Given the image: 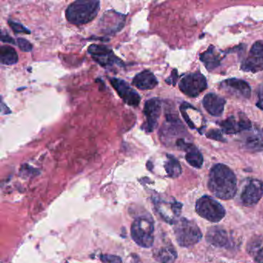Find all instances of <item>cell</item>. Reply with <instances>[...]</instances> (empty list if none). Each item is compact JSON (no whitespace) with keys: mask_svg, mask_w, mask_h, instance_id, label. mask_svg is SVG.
<instances>
[{"mask_svg":"<svg viewBox=\"0 0 263 263\" xmlns=\"http://www.w3.org/2000/svg\"><path fill=\"white\" fill-rule=\"evenodd\" d=\"M208 187L216 198L231 199L235 197L237 192L236 177L228 166L215 164L209 174Z\"/></svg>","mask_w":263,"mask_h":263,"instance_id":"obj_1","label":"cell"},{"mask_svg":"<svg viewBox=\"0 0 263 263\" xmlns=\"http://www.w3.org/2000/svg\"><path fill=\"white\" fill-rule=\"evenodd\" d=\"M100 1H76L66 10V18L70 24L84 25L91 22L98 16Z\"/></svg>","mask_w":263,"mask_h":263,"instance_id":"obj_2","label":"cell"},{"mask_svg":"<svg viewBox=\"0 0 263 263\" xmlns=\"http://www.w3.org/2000/svg\"><path fill=\"white\" fill-rule=\"evenodd\" d=\"M175 237L179 246L190 247L199 242L202 233L195 221L187 218L177 220L174 226Z\"/></svg>","mask_w":263,"mask_h":263,"instance_id":"obj_3","label":"cell"},{"mask_svg":"<svg viewBox=\"0 0 263 263\" xmlns=\"http://www.w3.org/2000/svg\"><path fill=\"white\" fill-rule=\"evenodd\" d=\"M155 228H154L153 220L152 218H138L132 223L130 228V235L132 239L140 247L148 248L153 246L155 241Z\"/></svg>","mask_w":263,"mask_h":263,"instance_id":"obj_4","label":"cell"},{"mask_svg":"<svg viewBox=\"0 0 263 263\" xmlns=\"http://www.w3.org/2000/svg\"><path fill=\"white\" fill-rule=\"evenodd\" d=\"M195 210L199 216L211 222H219L226 216V210L223 206L207 195L198 199L195 204Z\"/></svg>","mask_w":263,"mask_h":263,"instance_id":"obj_5","label":"cell"},{"mask_svg":"<svg viewBox=\"0 0 263 263\" xmlns=\"http://www.w3.org/2000/svg\"><path fill=\"white\" fill-rule=\"evenodd\" d=\"M208 87L207 81L200 73L185 75L179 83V89L190 98H197Z\"/></svg>","mask_w":263,"mask_h":263,"instance_id":"obj_6","label":"cell"},{"mask_svg":"<svg viewBox=\"0 0 263 263\" xmlns=\"http://www.w3.org/2000/svg\"><path fill=\"white\" fill-rule=\"evenodd\" d=\"M88 53L93 61L104 68H110L115 65L123 66L122 61L117 58L113 50L105 45L92 44L88 47Z\"/></svg>","mask_w":263,"mask_h":263,"instance_id":"obj_7","label":"cell"},{"mask_svg":"<svg viewBox=\"0 0 263 263\" xmlns=\"http://www.w3.org/2000/svg\"><path fill=\"white\" fill-rule=\"evenodd\" d=\"M109 80L114 89L125 104L132 107H138L139 105L141 96L126 81L115 78H109Z\"/></svg>","mask_w":263,"mask_h":263,"instance_id":"obj_8","label":"cell"},{"mask_svg":"<svg viewBox=\"0 0 263 263\" xmlns=\"http://www.w3.org/2000/svg\"><path fill=\"white\" fill-rule=\"evenodd\" d=\"M263 196V182L258 179H250L245 185L241 194V201L246 207H253Z\"/></svg>","mask_w":263,"mask_h":263,"instance_id":"obj_9","label":"cell"},{"mask_svg":"<svg viewBox=\"0 0 263 263\" xmlns=\"http://www.w3.org/2000/svg\"><path fill=\"white\" fill-rule=\"evenodd\" d=\"M241 70L251 73L263 70V41H257L252 46L249 56L241 66Z\"/></svg>","mask_w":263,"mask_h":263,"instance_id":"obj_10","label":"cell"},{"mask_svg":"<svg viewBox=\"0 0 263 263\" xmlns=\"http://www.w3.org/2000/svg\"><path fill=\"white\" fill-rule=\"evenodd\" d=\"M161 113V102L158 98H152L144 104V115L146 121L142 128L151 133L158 126Z\"/></svg>","mask_w":263,"mask_h":263,"instance_id":"obj_11","label":"cell"},{"mask_svg":"<svg viewBox=\"0 0 263 263\" xmlns=\"http://www.w3.org/2000/svg\"><path fill=\"white\" fill-rule=\"evenodd\" d=\"M125 23V16L115 11L107 12L100 21V27L103 33L114 34L121 30Z\"/></svg>","mask_w":263,"mask_h":263,"instance_id":"obj_12","label":"cell"},{"mask_svg":"<svg viewBox=\"0 0 263 263\" xmlns=\"http://www.w3.org/2000/svg\"><path fill=\"white\" fill-rule=\"evenodd\" d=\"M221 88L238 98L248 99L251 95L250 86L242 80L235 78L226 80L221 83Z\"/></svg>","mask_w":263,"mask_h":263,"instance_id":"obj_13","label":"cell"},{"mask_svg":"<svg viewBox=\"0 0 263 263\" xmlns=\"http://www.w3.org/2000/svg\"><path fill=\"white\" fill-rule=\"evenodd\" d=\"M221 126L224 133L227 135H235L243 130H249L252 127L250 121L246 118H240L238 121L235 117H229L224 121H221Z\"/></svg>","mask_w":263,"mask_h":263,"instance_id":"obj_14","label":"cell"},{"mask_svg":"<svg viewBox=\"0 0 263 263\" xmlns=\"http://www.w3.org/2000/svg\"><path fill=\"white\" fill-rule=\"evenodd\" d=\"M206 241L212 246L219 248H227L230 246V237L224 229L219 227H212L208 231Z\"/></svg>","mask_w":263,"mask_h":263,"instance_id":"obj_15","label":"cell"},{"mask_svg":"<svg viewBox=\"0 0 263 263\" xmlns=\"http://www.w3.org/2000/svg\"><path fill=\"white\" fill-rule=\"evenodd\" d=\"M204 109L212 116L218 117L222 114L226 105V100L215 93H209L203 99Z\"/></svg>","mask_w":263,"mask_h":263,"instance_id":"obj_16","label":"cell"},{"mask_svg":"<svg viewBox=\"0 0 263 263\" xmlns=\"http://www.w3.org/2000/svg\"><path fill=\"white\" fill-rule=\"evenodd\" d=\"M133 84L142 90H152L158 85L156 77L150 70H144L137 74L133 79Z\"/></svg>","mask_w":263,"mask_h":263,"instance_id":"obj_17","label":"cell"},{"mask_svg":"<svg viewBox=\"0 0 263 263\" xmlns=\"http://www.w3.org/2000/svg\"><path fill=\"white\" fill-rule=\"evenodd\" d=\"M247 251L256 263H263V240L254 238L248 243Z\"/></svg>","mask_w":263,"mask_h":263,"instance_id":"obj_18","label":"cell"},{"mask_svg":"<svg viewBox=\"0 0 263 263\" xmlns=\"http://www.w3.org/2000/svg\"><path fill=\"white\" fill-rule=\"evenodd\" d=\"M158 206V212H160L161 216L171 224H172V220H171L170 215L168 213L169 210L172 211L178 218L181 214V209H182V204L178 201H174L172 203H160Z\"/></svg>","mask_w":263,"mask_h":263,"instance_id":"obj_19","label":"cell"},{"mask_svg":"<svg viewBox=\"0 0 263 263\" xmlns=\"http://www.w3.org/2000/svg\"><path fill=\"white\" fill-rule=\"evenodd\" d=\"M244 148L250 152L263 151V136L258 133H252L245 138Z\"/></svg>","mask_w":263,"mask_h":263,"instance_id":"obj_20","label":"cell"},{"mask_svg":"<svg viewBox=\"0 0 263 263\" xmlns=\"http://www.w3.org/2000/svg\"><path fill=\"white\" fill-rule=\"evenodd\" d=\"M200 60L204 63L206 68L209 70L216 68L220 64L219 54L215 52V47L211 46L205 52L201 53Z\"/></svg>","mask_w":263,"mask_h":263,"instance_id":"obj_21","label":"cell"},{"mask_svg":"<svg viewBox=\"0 0 263 263\" xmlns=\"http://www.w3.org/2000/svg\"><path fill=\"white\" fill-rule=\"evenodd\" d=\"M177 256L176 250L172 246L161 247L155 253V258L160 263H174Z\"/></svg>","mask_w":263,"mask_h":263,"instance_id":"obj_22","label":"cell"},{"mask_svg":"<svg viewBox=\"0 0 263 263\" xmlns=\"http://www.w3.org/2000/svg\"><path fill=\"white\" fill-rule=\"evenodd\" d=\"M16 50L10 46H3L0 48V61L4 65H13L18 62Z\"/></svg>","mask_w":263,"mask_h":263,"instance_id":"obj_23","label":"cell"},{"mask_svg":"<svg viewBox=\"0 0 263 263\" xmlns=\"http://www.w3.org/2000/svg\"><path fill=\"white\" fill-rule=\"evenodd\" d=\"M185 159L191 166L196 168H201L204 161L201 152L193 144L186 151Z\"/></svg>","mask_w":263,"mask_h":263,"instance_id":"obj_24","label":"cell"},{"mask_svg":"<svg viewBox=\"0 0 263 263\" xmlns=\"http://www.w3.org/2000/svg\"><path fill=\"white\" fill-rule=\"evenodd\" d=\"M167 160L164 164V168L167 175L172 178H178L182 172L179 161L172 155H167Z\"/></svg>","mask_w":263,"mask_h":263,"instance_id":"obj_25","label":"cell"},{"mask_svg":"<svg viewBox=\"0 0 263 263\" xmlns=\"http://www.w3.org/2000/svg\"><path fill=\"white\" fill-rule=\"evenodd\" d=\"M8 24L10 28L16 33H27V34H30V33H31L30 30H28L27 27H24V25L20 24V23L15 22V21H9Z\"/></svg>","mask_w":263,"mask_h":263,"instance_id":"obj_26","label":"cell"},{"mask_svg":"<svg viewBox=\"0 0 263 263\" xmlns=\"http://www.w3.org/2000/svg\"><path fill=\"white\" fill-rule=\"evenodd\" d=\"M17 45L19 48L24 52H30L33 49L31 43L24 38L17 39Z\"/></svg>","mask_w":263,"mask_h":263,"instance_id":"obj_27","label":"cell"},{"mask_svg":"<svg viewBox=\"0 0 263 263\" xmlns=\"http://www.w3.org/2000/svg\"><path fill=\"white\" fill-rule=\"evenodd\" d=\"M101 260L103 263H122V260L118 255H101Z\"/></svg>","mask_w":263,"mask_h":263,"instance_id":"obj_28","label":"cell"},{"mask_svg":"<svg viewBox=\"0 0 263 263\" xmlns=\"http://www.w3.org/2000/svg\"><path fill=\"white\" fill-rule=\"evenodd\" d=\"M206 137L209 139L215 140V141H226L224 138H223L222 135H221V132L217 129H212V130H209L207 134H206Z\"/></svg>","mask_w":263,"mask_h":263,"instance_id":"obj_29","label":"cell"},{"mask_svg":"<svg viewBox=\"0 0 263 263\" xmlns=\"http://www.w3.org/2000/svg\"><path fill=\"white\" fill-rule=\"evenodd\" d=\"M258 99L256 103L257 107H258L260 110H263V85H261L258 90Z\"/></svg>","mask_w":263,"mask_h":263,"instance_id":"obj_30","label":"cell"},{"mask_svg":"<svg viewBox=\"0 0 263 263\" xmlns=\"http://www.w3.org/2000/svg\"><path fill=\"white\" fill-rule=\"evenodd\" d=\"M177 80H178V71H177V70H172L170 78L166 80V83L171 84V85L175 86L176 84Z\"/></svg>","mask_w":263,"mask_h":263,"instance_id":"obj_31","label":"cell"},{"mask_svg":"<svg viewBox=\"0 0 263 263\" xmlns=\"http://www.w3.org/2000/svg\"><path fill=\"white\" fill-rule=\"evenodd\" d=\"M1 41L4 43H7V44H13V45L16 44L14 40L8 33H4V31L2 32V35H1Z\"/></svg>","mask_w":263,"mask_h":263,"instance_id":"obj_32","label":"cell"},{"mask_svg":"<svg viewBox=\"0 0 263 263\" xmlns=\"http://www.w3.org/2000/svg\"><path fill=\"white\" fill-rule=\"evenodd\" d=\"M1 111H2L3 115H8V114H10V109L7 107V106L4 104V102H2V105H1Z\"/></svg>","mask_w":263,"mask_h":263,"instance_id":"obj_33","label":"cell"},{"mask_svg":"<svg viewBox=\"0 0 263 263\" xmlns=\"http://www.w3.org/2000/svg\"><path fill=\"white\" fill-rule=\"evenodd\" d=\"M132 262L130 263H142L141 260L140 259L139 257L137 255H133L132 257Z\"/></svg>","mask_w":263,"mask_h":263,"instance_id":"obj_34","label":"cell"}]
</instances>
